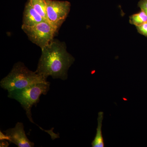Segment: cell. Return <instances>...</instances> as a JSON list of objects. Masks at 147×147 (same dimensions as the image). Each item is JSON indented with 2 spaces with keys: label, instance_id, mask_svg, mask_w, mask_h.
<instances>
[{
  "label": "cell",
  "instance_id": "6da1fadb",
  "mask_svg": "<svg viewBox=\"0 0 147 147\" xmlns=\"http://www.w3.org/2000/svg\"><path fill=\"white\" fill-rule=\"evenodd\" d=\"M74 61V57L67 50L65 43L54 39L41 49L35 71L46 80L50 76L64 81L67 79L69 69Z\"/></svg>",
  "mask_w": 147,
  "mask_h": 147
},
{
  "label": "cell",
  "instance_id": "7a4b0ae2",
  "mask_svg": "<svg viewBox=\"0 0 147 147\" xmlns=\"http://www.w3.org/2000/svg\"><path fill=\"white\" fill-rule=\"evenodd\" d=\"M36 71H32L27 68L24 63H15L8 75L2 79L0 86L7 91L21 89L31 85L46 82Z\"/></svg>",
  "mask_w": 147,
  "mask_h": 147
},
{
  "label": "cell",
  "instance_id": "3957f363",
  "mask_svg": "<svg viewBox=\"0 0 147 147\" xmlns=\"http://www.w3.org/2000/svg\"><path fill=\"white\" fill-rule=\"evenodd\" d=\"M50 87V83L47 81L40 82L21 89L9 91L8 97L19 102L26 111L29 120L34 123L32 118V107L38 103L41 95L47 94Z\"/></svg>",
  "mask_w": 147,
  "mask_h": 147
},
{
  "label": "cell",
  "instance_id": "277c9868",
  "mask_svg": "<svg viewBox=\"0 0 147 147\" xmlns=\"http://www.w3.org/2000/svg\"><path fill=\"white\" fill-rule=\"evenodd\" d=\"M21 29L26 34L29 40L41 49L53 41L58 32L46 21H42L33 26L22 25Z\"/></svg>",
  "mask_w": 147,
  "mask_h": 147
},
{
  "label": "cell",
  "instance_id": "5b68a950",
  "mask_svg": "<svg viewBox=\"0 0 147 147\" xmlns=\"http://www.w3.org/2000/svg\"><path fill=\"white\" fill-rule=\"evenodd\" d=\"M47 21L57 30L68 16L71 3L68 1L45 0Z\"/></svg>",
  "mask_w": 147,
  "mask_h": 147
},
{
  "label": "cell",
  "instance_id": "8992f818",
  "mask_svg": "<svg viewBox=\"0 0 147 147\" xmlns=\"http://www.w3.org/2000/svg\"><path fill=\"white\" fill-rule=\"evenodd\" d=\"M4 132L5 139L18 147L34 146V143L30 141L27 137L22 123H17L15 127L9 129Z\"/></svg>",
  "mask_w": 147,
  "mask_h": 147
},
{
  "label": "cell",
  "instance_id": "52a82bcc",
  "mask_svg": "<svg viewBox=\"0 0 147 147\" xmlns=\"http://www.w3.org/2000/svg\"><path fill=\"white\" fill-rule=\"evenodd\" d=\"M44 21H45L44 19L35 10L28 1L24 8L22 26H33Z\"/></svg>",
  "mask_w": 147,
  "mask_h": 147
},
{
  "label": "cell",
  "instance_id": "ba28073f",
  "mask_svg": "<svg viewBox=\"0 0 147 147\" xmlns=\"http://www.w3.org/2000/svg\"><path fill=\"white\" fill-rule=\"evenodd\" d=\"M104 113L102 112H99L98 113L97 121L98 125L96 128V132L95 137L92 143V147H104V139L102 137V122L103 119Z\"/></svg>",
  "mask_w": 147,
  "mask_h": 147
},
{
  "label": "cell",
  "instance_id": "9c48e42d",
  "mask_svg": "<svg viewBox=\"0 0 147 147\" xmlns=\"http://www.w3.org/2000/svg\"><path fill=\"white\" fill-rule=\"evenodd\" d=\"M28 1L35 10L42 16L45 21H47L45 0H28Z\"/></svg>",
  "mask_w": 147,
  "mask_h": 147
},
{
  "label": "cell",
  "instance_id": "30bf717a",
  "mask_svg": "<svg viewBox=\"0 0 147 147\" xmlns=\"http://www.w3.org/2000/svg\"><path fill=\"white\" fill-rule=\"evenodd\" d=\"M147 22V14L141 10L139 13H134L129 17V23L135 26H141Z\"/></svg>",
  "mask_w": 147,
  "mask_h": 147
},
{
  "label": "cell",
  "instance_id": "8fae6325",
  "mask_svg": "<svg viewBox=\"0 0 147 147\" xmlns=\"http://www.w3.org/2000/svg\"><path fill=\"white\" fill-rule=\"evenodd\" d=\"M136 27L137 31L140 34L147 38V22Z\"/></svg>",
  "mask_w": 147,
  "mask_h": 147
},
{
  "label": "cell",
  "instance_id": "7c38bea8",
  "mask_svg": "<svg viewBox=\"0 0 147 147\" xmlns=\"http://www.w3.org/2000/svg\"><path fill=\"white\" fill-rule=\"evenodd\" d=\"M138 5L141 10L144 11L147 14V0H140Z\"/></svg>",
  "mask_w": 147,
  "mask_h": 147
}]
</instances>
